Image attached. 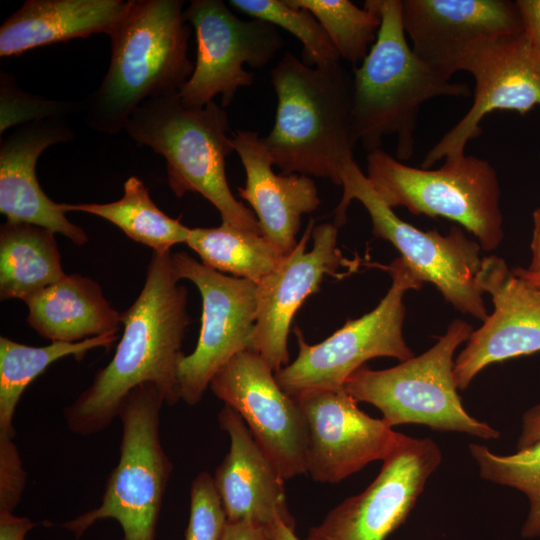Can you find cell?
Here are the masks:
<instances>
[{"label": "cell", "mask_w": 540, "mask_h": 540, "mask_svg": "<svg viewBox=\"0 0 540 540\" xmlns=\"http://www.w3.org/2000/svg\"><path fill=\"white\" fill-rule=\"evenodd\" d=\"M513 271L519 276L529 280L538 288H540V275L531 274L525 268H522V267H517L513 269Z\"/></svg>", "instance_id": "60d3db41"}, {"label": "cell", "mask_w": 540, "mask_h": 540, "mask_svg": "<svg viewBox=\"0 0 540 540\" xmlns=\"http://www.w3.org/2000/svg\"><path fill=\"white\" fill-rule=\"evenodd\" d=\"M381 25L375 43L353 70V118L358 142L367 153L396 138V158L410 159L424 102L440 96L468 97L465 83H453L422 62L407 42L401 0H366Z\"/></svg>", "instance_id": "277c9868"}, {"label": "cell", "mask_w": 540, "mask_h": 540, "mask_svg": "<svg viewBox=\"0 0 540 540\" xmlns=\"http://www.w3.org/2000/svg\"><path fill=\"white\" fill-rule=\"evenodd\" d=\"M463 71L475 79L473 103L427 152L422 168L463 157L467 143L482 133L481 121L487 114L508 110L524 115L540 106V53L524 32L486 43Z\"/></svg>", "instance_id": "9a60e30c"}, {"label": "cell", "mask_w": 540, "mask_h": 540, "mask_svg": "<svg viewBox=\"0 0 540 540\" xmlns=\"http://www.w3.org/2000/svg\"><path fill=\"white\" fill-rule=\"evenodd\" d=\"M184 15L197 41L194 70L178 91L186 106H205L217 95L223 108L230 105L239 88L254 82L244 65L264 68L285 44L277 27L241 19L222 0H192Z\"/></svg>", "instance_id": "8fae6325"}, {"label": "cell", "mask_w": 540, "mask_h": 540, "mask_svg": "<svg viewBox=\"0 0 540 540\" xmlns=\"http://www.w3.org/2000/svg\"><path fill=\"white\" fill-rule=\"evenodd\" d=\"M307 426L306 473L320 483H338L372 461H384L404 434L360 410L344 387L295 399Z\"/></svg>", "instance_id": "e0dca14e"}, {"label": "cell", "mask_w": 540, "mask_h": 540, "mask_svg": "<svg viewBox=\"0 0 540 540\" xmlns=\"http://www.w3.org/2000/svg\"><path fill=\"white\" fill-rule=\"evenodd\" d=\"M178 278L191 281L202 298L201 328L192 353L177 364L180 400L199 403L212 378L238 353L252 349L257 317V284L227 276L186 252L171 254Z\"/></svg>", "instance_id": "7c38bea8"}, {"label": "cell", "mask_w": 540, "mask_h": 540, "mask_svg": "<svg viewBox=\"0 0 540 540\" xmlns=\"http://www.w3.org/2000/svg\"><path fill=\"white\" fill-rule=\"evenodd\" d=\"M186 244L206 267L256 284L270 274L284 257L261 234L225 224L191 228Z\"/></svg>", "instance_id": "83f0119b"}, {"label": "cell", "mask_w": 540, "mask_h": 540, "mask_svg": "<svg viewBox=\"0 0 540 540\" xmlns=\"http://www.w3.org/2000/svg\"><path fill=\"white\" fill-rule=\"evenodd\" d=\"M478 282L491 295L494 310L454 360L460 390L492 363L540 352V288L495 255L482 258Z\"/></svg>", "instance_id": "d6986e66"}, {"label": "cell", "mask_w": 540, "mask_h": 540, "mask_svg": "<svg viewBox=\"0 0 540 540\" xmlns=\"http://www.w3.org/2000/svg\"><path fill=\"white\" fill-rule=\"evenodd\" d=\"M229 6L295 36L303 46L301 60L310 67H326L341 60L322 25L306 9L292 7L285 0H230Z\"/></svg>", "instance_id": "4dcf8cb0"}, {"label": "cell", "mask_w": 540, "mask_h": 540, "mask_svg": "<svg viewBox=\"0 0 540 540\" xmlns=\"http://www.w3.org/2000/svg\"><path fill=\"white\" fill-rule=\"evenodd\" d=\"M338 228L331 223L314 227L311 219L293 251L257 284V317L252 350L276 372L289 364L288 334L303 302L319 292L326 275L350 262L337 246Z\"/></svg>", "instance_id": "ac0fdd59"}, {"label": "cell", "mask_w": 540, "mask_h": 540, "mask_svg": "<svg viewBox=\"0 0 540 540\" xmlns=\"http://www.w3.org/2000/svg\"><path fill=\"white\" fill-rule=\"evenodd\" d=\"M229 451L213 475L228 522H251L268 530L278 520L295 529L289 512L284 478L257 443L241 416L230 406L218 413Z\"/></svg>", "instance_id": "44dd1931"}, {"label": "cell", "mask_w": 540, "mask_h": 540, "mask_svg": "<svg viewBox=\"0 0 540 540\" xmlns=\"http://www.w3.org/2000/svg\"><path fill=\"white\" fill-rule=\"evenodd\" d=\"M533 224L532 259L529 267L525 269L531 274L540 275V207L533 212Z\"/></svg>", "instance_id": "f35d334b"}, {"label": "cell", "mask_w": 540, "mask_h": 540, "mask_svg": "<svg viewBox=\"0 0 540 540\" xmlns=\"http://www.w3.org/2000/svg\"><path fill=\"white\" fill-rule=\"evenodd\" d=\"M538 442H540V403L527 410L523 415L517 450L525 449Z\"/></svg>", "instance_id": "8d00e7d4"}, {"label": "cell", "mask_w": 540, "mask_h": 540, "mask_svg": "<svg viewBox=\"0 0 540 540\" xmlns=\"http://www.w3.org/2000/svg\"><path fill=\"white\" fill-rule=\"evenodd\" d=\"M221 540H270L266 530L248 522H228Z\"/></svg>", "instance_id": "74e56055"}, {"label": "cell", "mask_w": 540, "mask_h": 540, "mask_svg": "<svg viewBox=\"0 0 540 540\" xmlns=\"http://www.w3.org/2000/svg\"><path fill=\"white\" fill-rule=\"evenodd\" d=\"M123 130L138 146L165 159L176 197L199 193L219 211L222 224L261 234L255 214L236 199L227 181L226 157L235 149L222 106L212 101L190 107L178 92L170 93L143 102Z\"/></svg>", "instance_id": "5b68a950"}, {"label": "cell", "mask_w": 540, "mask_h": 540, "mask_svg": "<svg viewBox=\"0 0 540 540\" xmlns=\"http://www.w3.org/2000/svg\"><path fill=\"white\" fill-rule=\"evenodd\" d=\"M232 140L246 173L238 195L251 206L262 236L286 256L298 244L301 217L321 204L316 184L307 175L276 174L259 132L237 130Z\"/></svg>", "instance_id": "7402d4cb"}, {"label": "cell", "mask_w": 540, "mask_h": 540, "mask_svg": "<svg viewBox=\"0 0 540 540\" xmlns=\"http://www.w3.org/2000/svg\"><path fill=\"white\" fill-rule=\"evenodd\" d=\"M27 322L52 342H79L117 334L121 313L104 297L101 286L79 274H70L24 301Z\"/></svg>", "instance_id": "cb8c5ba5"}, {"label": "cell", "mask_w": 540, "mask_h": 540, "mask_svg": "<svg viewBox=\"0 0 540 540\" xmlns=\"http://www.w3.org/2000/svg\"><path fill=\"white\" fill-rule=\"evenodd\" d=\"M523 32L540 53V0H516Z\"/></svg>", "instance_id": "e575fe53"}, {"label": "cell", "mask_w": 540, "mask_h": 540, "mask_svg": "<svg viewBox=\"0 0 540 540\" xmlns=\"http://www.w3.org/2000/svg\"><path fill=\"white\" fill-rule=\"evenodd\" d=\"M171 252H153L143 288L121 313L124 332L110 362L63 414L68 429L80 436L104 431L118 417L120 406L135 387L154 384L165 403L180 400L177 364L186 328L187 290L179 284Z\"/></svg>", "instance_id": "6da1fadb"}, {"label": "cell", "mask_w": 540, "mask_h": 540, "mask_svg": "<svg viewBox=\"0 0 540 540\" xmlns=\"http://www.w3.org/2000/svg\"><path fill=\"white\" fill-rule=\"evenodd\" d=\"M189 495L185 540H221L228 520L213 476L207 471L200 472L191 483Z\"/></svg>", "instance_id": "d6a6232c"}, {"label": "cell", "mask_w": 540, "mask_h": 540, "mask_svg": "<svg viewBox=\"0 0 540 540\" xmlns=\"http://www.w3.org/2000/svg\"><path fill=\"white\" fill-rule=\"evenodd\" d=\"M27 473L13 438L0 437V512H13L21 501Z\"/></svg>", "instance_id": "836d02e7"}, {"label": "cell", "mask_w": 540, "mask_h": 540, "mask_svg": "<svg viewBox=\"0 0 540 540\" xmlns=\"http://www.w3.org/2000/svg\"><path fill=\"white\" fill-rule=\"evenodd\" d=\"M441 461L433 440L404 435L372 483L328 512L306 540H385L406 521Z\"/></svg>", "instance_id": "4fadbf2b"}, {"label": "cell", "mask_w": 540, "mask_h": 540, "mask_svg": "<svg viewBox=\"0 0 540 540\" xmlns=\"http://www.w3.org/2000/svg\"><path fill=\"white\" fill-rule=\"evenodd\" d=\"M160 390L144 383L123 400L118 418L120 456L110 472L98 507L62 523L77 539L96 522L117 521L122 540H156L157 524L173 464L160 440Z\"/></svg>", "instance_id": "8992f818"}, {"label": "cell", "mask_w": 540, "mask_h": 540, "mask_svg": "<svg viewBox=\"0 0 540 540\" xmlns=\"http://www.w3.org/2000/svg\"><path fill=\"white\" fill-rule=\"evenodd\" d=\"M117 334H105L79 342H51L34 347L0 337V437L15 438L14 415L28 385L55 361L73 356L80 361L90 350L109 349Z\"/></svg>", "instance_id": "484cf974"}, {"label": "cell", "mask_w": 540, "mask_h": 540, "mask_svg": "<svg viewBox=\"0 0 540 540\" xmlns=\"http://www.w3.org/2000/svg\"><path fill=\"white\" fill-rule=\"evenodd\" d=\"M275 121L262 137L284 174L329 178L354 161L353 75L339 62L310 67L290 51L270 71Z\"/></svg>", "instance_id": "7a4b0ae2"}, {"label": "cell", "mask_w": 540, "mask_h": 540, "mask_svg": "<svg viewBox=\"0 0 540 540\" xmlns=\"http://www.w3.org/2000/svg\"><path fill=\"white\" fill-rule=\"evenodd\" d=\"M209 388L241 416L284 480L306 473L304 415L257 352L249 349L235 355L212 378Z\"/></svg>", "instance_id": "5bb4252c"}, {"label": "cell", "mask_w": 540, "mask_h": 540, "mask_svg": "<svg viewBox=\"0 0 540 540\" xmlns=\"http://www.w3.org/2000/svg\"><path fill=\"white\" fill-rule=\"evenodd\" d=\"M296 8L310 11L322 25L341 59L354 68L360 65L375 43L380 16L349 0H285Z\"/></svg>", "instance_id": "f1b7e54d"}, {"label": "cell", "mask_w": 540, "mask_h": 540, "mask_svg": "<svg viewBox=\"0 0 540 540\" xmlns=\"http://www.w3.org/2000/svg\"><path fill=\"white\" fill-rule=\"evenodd\" d=\"M123 188V196L113 202L60 205L65 213L79 211L101 217L156 253L168 252L172 246L187 242L191 228L160 210L139 178L129 177Z\"/></svg>", "instance_id": "4316f807"}, {"label": "cell", "mask_w": 540, "mask_h": 540, "mask_svg": "<svg viewBox=\"0 0 540 540\" xmlns=\"http://www.w3.org/2000/svg\"><path fill=\"white\" fill-rule=\"evenodd\" d=\"M340 185L343 195L333 223L337 228L346 222L351 201H360L370 215L373 235L396 247L420 283L431 282L459 312L481 321L487 318L484 291L478 282L482 261L478 242L459 227L442 235L436 229L422 231L405 222L380 199L355 160L341 170Z\"/></svg>", "instance_id": "9c48e42d"}, {"label": "cell", "mask_w": 540, "mask_h": 540, "mask_svg": "<svg viewBox=\"0 0 540 540\" xmlns=\"http://www.w3.org/2000/svg\"><path fill=\"white\" fill-rule=\"evenodd\" d=\"M468 449L483 479L517 489L527 497L529 511L521 536L540 538V442L510 455L495 454L475 443Z\"/></svg>", "instance_id": "f546056e"}, {"label": "cell", "mask_w": 540, "mask_h": 540, "mask_svg": "<svg viewBox=\"0 0 540 540\" xmlns=\"http://www.w3.org/2000/svg\"><path fill=\"white\" fill-rule=\"evenodd\" d=\"M473 332L469 323L453 320L427 351L383 370L359 368L344 388L356 402L378 408L389 427L426 425L438 431L466 433L484 440L500 433L464 409L454 379V353Z\"/></svg>", "instance_id": "52a82bcc"}, {"label": "cell", "mask_w": 540, "mask_h": 540, "mask_svg": "<svg viewBox=\"0 0 540 540\" xmlns=\"http://www.w3.org/2000/svg\"><path fill=\"white\" fill-rule=\"evenodd\" d=\"M266 532L270 540H299L294 532V529L288 527L280 520H278Z\"/></svg>", "instance_id": "ab89813d"}, {"label": "cell", "mask_w": 540, "mask_h": 540, "mask_svg": "<svg viewBox=\"0 0 540 540\" xmlns=\"http://www.w3.org/2000/svg\"><path fill=\"white\" fill-rule=\"evenodd\" d=\"M392 284L369 313L346 323L327 339L311 345L301 330L294 333L299 347L296 359L275 372L279 386L293 399L303 394L344 387L347 379L377 357L406 361L414 357L403 337L406 309L404 294L422 286L401 257L388 267Z\"/></svg>", "instance_id": "30bf717a"}, {"label": "cell", "mask_w": 540, "mask_h": 540, "mask_svg": "<svg viewBox=\"0 0 540 540\" xmlns=\"http://www.w3.org/2000/svg\"><path fill=\"white\" fill-rule=\"evenodd\" d=\"M52 231L6 221L0 227V299L25 301L66 276Z\"/></svg>", "instance_id": "d4e9b609"}, {"label": "cell", "mask_w": 540, "mask_h": 540, "mask_svg": "<svg viewBox=\"0 0 540 540\" xmlns=\"http://www.w3.org/2000/svg\"><path fill=\"white\" fill-rule=\"evenodd\" d=\"M402 23L415 55L442 77L463 71L474 52L523 32L516 1L401 0Z\"/></svg>", "instance_id": "2e32d148"}, {"label": "cell", "mask_w": 540, "mask_h": 540, "mask_svg": "<svg viewBox=\"0 0 540 540\" xmlns=\"http://www.w3.org/2000/svg\"><path fill=\"white\" fill-rule=\"evenodd\" d=\"M35 526L36 523L28 517L17 516L13 512H0V540H25Z\"/></svg>", "instance_id": "d590c367"}, {"label": "cell", "mask_w": 540, "mask_h": 540, "mask_svg": "<svg viewBox=\"0 0 540 540\" xmlns=\"http://www.w3.org/2000/svg\"><path fill=\"white\" fill-rule=\"evenodd\" d=\"M371 186L390 208L414 215L444 217L472 233L485 251L504 237L497 173L484 159L464 155L438 169L411 167L382 148L367 153Z\"/></svg>", "instance_id": "ba28073f"}, {"label": "cell", "mask_w": 540, "mask_h": 540, "mask_svg": "<svg viewBox=\"0 0 540 540\" xmlns=\"http://www.w3.org/2000/svg\"><path fill=\"white\" fill-rule=\"evenodd\" d=\"M184 1L130 0L109 35L111 61L98 88L82 103L87 125L114 135L146 100L175 93L194 65L188 57L191 27Z\"/></svg>", "instance_id": "3957f363"}, {"label": "cell", "mask_w": 540, "mask_h": 540, "mask_svg": "<svg viewBox=\"0 0 540 540\" xmlns=\"http://www.w3.org/2000/svg\"><path fill=\"white\" fill-rule=\"evenodd\" d=\"M83 110L82 103L46 99L22 90L7 72H0V135L8 129L47 118H66Z\"/></svg>", "instance_id": "1f68e13d"}, {"label": "cell", "mask_w": 540, "mask_h": 540, "mask_svg": "<svg viewBox=\"0 0 540 540\" xmlns=\"http://www.w3.org/2000/svg\"><path fill=\"white\" fill-rule=\"evenodd\" d=\"M65 118H47L17 126L0 141V212L6 221L46 228L71 240L87 243L85 230L65 216L60 203L40 187L36 163L48 147L74 138Z\"/></svg>", "instance_id": "ffe728a7"}, {"label": "cell", "mask_w": 540, "mask_h": 540, "mask_svg": "<svg viewBox=\"0 0 540 540\" xmlns=\"http://www.w3.org/2000/svg\"><path fill=\"white\" fill-rule=\"evenodd\" d=\"M129 5L130 0H27L0 27V56L98 33L109 36Z\"/></svg>", "instance_id": "603a6c76"}]
</instances>
